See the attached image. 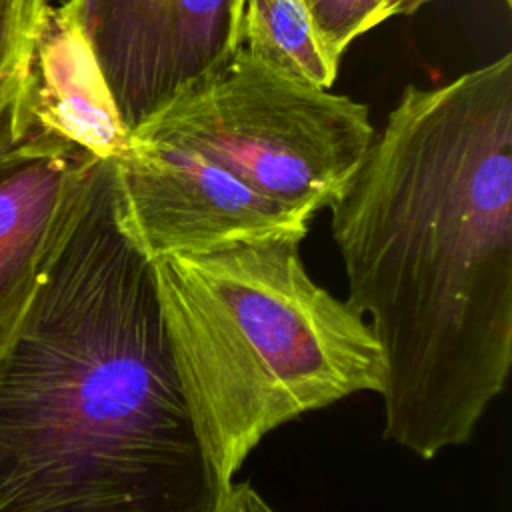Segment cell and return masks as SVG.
Here are the masks:
<instances>
[{"instance_id": "obj_1", "label": "cell", "mask_w": 512, "mask_h": 512, "mask_svg": "<svg viewBox=\"0 0 512 512\" xmlns=\"http://www.w3.org/2000/svg\"><path fill=\"white\" fill-rule=\"evenodd\" d=\"M328 210L384 360V438L466 446L512 366V54L404 88Z\"/></svg>"}, {"instance_id": "obj_2", "label": "cell", "mask_w": 512, "mask_h": 512, "mask_svg": "<svg viewBox=\"0 0 512 512\" xmlns=\"http://www.w3.org/2000/svg\"><path fill=\"white\" fill-rule=\"evenodd\" d=\"M98 160L0 346V512H224Z\"/></svg>"}, {"instance_id": "obj_3", "label": "cell", "mask_w": 512, "mask_h": 512, "mask_svg": "<svg viewBox=\"0 0 512 512\" xmlns=\"http://www.w3.org/2000/svg\"><path fill=\"white\" fill-rule=\"evenodd\" d=\"M152 272L180 392L224 492L270 432L380 394L366 318L314 282L298 242H236L154 260Z\"/></svg>"}, {"instance_id": "obj_4", "label": "cell", "mask_w": 512, "mask_h": 512, "mask_svg": "<svg viewBox=\"0 0 512 512\" xmlns=\"http://www.w3.org/2000/svg\"><path fill=\"white\" fill-rule=\"evenodd\" d=\"M374 134L366 104L284 76L242 46L132 130L192 150L310 216L344 194Z\"/></svg>"}, {"instance_id": "obj_5", "label": "cell", "mask_w": 512, "mask_h": 512, "mask_svg": "<svg viewBox=\"0 0 512 512\" xmlns=\"http://www.w3.org/2000/svg\"><path fill=\"white\" fill-rule=\"evenodd\" d=\"M116 218L150 262L236 242H302L314 216L282 206L204 156L130 134L112 160Z\"/></svg>"}, {"instance_id": "obj_6", "label": "cell", "mask_w": 512, "mask_h": 512, "mask_svg": "<svg viewBox=\"0 0 512 512\" xmlns=\"http://www.w3.org/2000/svg\"><path fill=\"white\" fill-rule=\"evenodd\" d=\"M76 8L130 134L240 46V0H78Z\"/></svg>"}, {"instance_id": "obj_7", "label": "cell", "mask_w": 512, "mask_h": 512, "mask_svg": "<svg viewBox=\"0 0 512 512\" xmlns=\"http://www.w3.org/2000/svg\"><path fill=\"white\" fill-rule=\"evenodd\" d=\"M96 162L62 140L32 134L0 166V346L18 324Z\"/></svg>"}, {"instance_id": "obj_8", "label": "cell", "mask_w": 512, "mask_h": 512, "mask_svg": "<svg viewBox=\"0 0 512 512\" xmlns=\"http://www.w3.org/2000/svg\"><path fill=\"white\" fill-rule=\"evenodd\" d=\"M28 108L32 134L62 140L96 160H114L130 146L76 4H50L36 38Z\"/></svg>"}, {"instance_id": "obj_9", "label": "cell", "mask_w": 512, "mask_h": 512, "mask_svg": "<svg viewBox=\"0 0 512 512\" xmlns=\"http://www.w3.org/2000/svg\"><path fill=\"white\" fill-rule=\"evenodd\" d=\"M240 46L272 70L320 88L338 76L316 38L308 0H244Z\"/></svg>"}, {"instance_id": "obj_10", "label": "cell", "mask_w": 512, "mask_h": 512, "mask_svg": "<svg viewBox=\"0 0 512 512\" xmlns=\"http://www.w3.org/2000/svg\"><path fill=\"white\" fill-rule=\"evenodd\" d=\"M50 0H0V166L32 136L30 66Z\"/></svg>"}, {"instance_id": "obj_11", "label": "cell", "mask_w": 512, "mask_h": 512, "mask_svg": "<svg viewBox=\"0 0 512 512\" xmlns=\"http://www.w3.org/2000/svg\"><path fill=\"white\" fill-rule=\"evenodd\" d=\"M430 0H308L316 38L326 58L340 68L346 48L394 16L418 12Z\"/></svg>"}, {"instance_id": "obj_12", "label": "cell", "mask_w": 512, "mask_h": 512, "mask_svg": "<svg viewBox=\"0 0 512 512\" xmlns=\"http://www.w3.org/2000/svg\"><path fill=\"white\" fill-rule=\"evenodd\" d=\"M226 512H276L256 488L250 484H238L232 488L226 504Z\"/></svg>"}, {"instance_id": "obj_13", "label": "cell", "mask_w": 512, "mask_h": 512, "mask_svg": "<svg viewBox=\"0 0 512 512\" xmlns=\"http://www.w3.org/2000/svg\"><path fill=\"white\" fill-rule=\"evenodd\" d=\"M78 0H50V4L54 6H64V4H76Z\"/></svg>"}, {"instance_id": "obj_14", "label": "cell", "mask_w": 512, "mask_h": 512, "mask_svg": "<svg viewBox=\"0 0 512 512\" xmlns=\"http://www.w3.org/2000/svg\"><path fill=\"white\" fill-rule=\"evenodd\" d=\"M506 6H512V0H502Z\"/></svg>"}, {"instance_id": "obj_15", "label": "cell", "mask_w": 512, "mask_h": 512, "mask_svg": "<svg viewBox=\"0 0 512 512\" xmlns=\"http://www.w3.org/2000/svg\"><path fill=\"white\" fill-rule=\"evenodd\" d=\"M242 2V8H244V0H240Z\"/></svg>"}]
</instances>
